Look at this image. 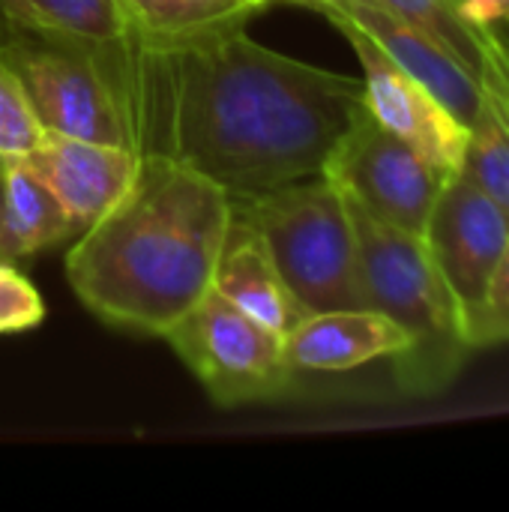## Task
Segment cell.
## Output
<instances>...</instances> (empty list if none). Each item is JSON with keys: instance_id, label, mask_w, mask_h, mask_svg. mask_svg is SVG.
I'll use <instances>...</instances> for the list:
<instances>
[{"instance_id": "1", "label": "cell", "mask_w": 509, "mask_h": 512, "mask_svg": "<svg viewBox=\"0 0 509 512\" xmlns=\"http://www.w3.org/2000/svg\"><path fill=\"white\" fill-rule=\"evenodd\" d=\"M108 60L135 150L165 153L231 198L324 171L363 81L255 42L243 24L150 45L135 36Z\"/></svg>"}, {"instance_id": "2", "label": "cell", "mask_w": 509, "mask_h": 512, "mask_svg": "<svg viewBox=\"0 0 509 512\" xmlns=\"http://www.w3.org/2000/svg\"><path fill=\"white\" fill-rule=\"evenodd\" d=\"M231 210V195L201 171L138 153L126 195L75 237L69 288L99 321L165 339L213 288Z\"/></svg>"}, {"instance_id": "3", "label": "cell", "mask_w": 509, "mask_h": 512, "mask_svg": "<svg viewBox=\"0 0 509 512\" xmlns=\"http://www.w3.org/2000/svg\"><path fill=\"white\" fill-rule=\"evenodd\" d=\"M348 207L357 231L363 303L408 333V351L393 357L396 381L408 393H435L471 351L462 312L423 234L387 225L354 201Z\"/></svg>"}, {"instance_id": "4", "label": "cell", "mask_w": 509, "mask_h": 512, "mask_svg": "<svg viewBox=\"0 0 509 512\" xmlns=\"http://www.w3.org/2000/svg\"><path fill=\"white\" fill-rule=\"evenodd\" d=\"M231 201L264 240L282 282L306 315L366 309L351 207L324 174Z\"/></svg>"}, {"instance_id": "5", "label": "cell", "mask_w": 509, "mask_h": 512, "mask_svg": "<svg viewBox=\"0 0 509 512\" xmlns=\"http://www.w3.org/2000/svg\"><path fill=\"white\" fill-rule=\"evenodd\" d=\"M0 57L21 78L42 129L135 150L132 123L102 48L42 36V42H12L0 48Z\"/></svg>"}, {"instance_id": "6", "label": "cell", "mask_w": 509, "mask_h": 512, "mask_svg": "<svg viewBox=\"0 0 509 512\" xmlns=\"http://www.w3.org/2000/svg\"><path fill=\"white\" fill-rule=\"evenodd\" d=\"M165 339L222 408L276 399L294 378L282 354V339L213 288L165 333Z\"/></svg>"}, {"instance_id": "7", "label": "cell", "mask_w": 509, "mask_h": 512, "mask_svg": "<svg viewBox=\"0 0 509 512\" xmlns=\"http://www.w3.org/2000/svg\"><path fill=\"white\" fill-rule=\"evenodd\" d=\"M348 201L402 231L423 234L450 177L411 144L387 132L360 105L321 171Z\"/></svg>"}, {"instance_id": "8", "label": "cell", "mask_w": 509, "mask_h": 512, "mask_svg": "<svg viewBox=\"0 0 509 512\" xmlns=\"http://www.w3.org/2000/svg\"><path fill=\"white\" fill-rule=\"evenodd\" d=\"M423 240L462 312L468 333L509 246L507 213L456 171L444 180L435 198Z\"/></svg>"}, {"instance_id": "9", "label": "cell", "mask_w": 509, "mask_h": 512, "mask_svg": "<svg viewBox=\"0 0 509 512\" xmlns=\"http://www.w3.org/2000/svg\"><path fill=\"white\" fill-rule=\"evenodd\" d=\"M351 42L363 66V105L396 138L411 144L441 171L456 174L462 165L468 126L459 123L417 78H411L369 33L339 15H327Z\"/></svg>"}, {"instance_id": "10", "label": "cell", "mask_w": 509, "mask_h": 512, "mask_svg": "<svg viewBox=\"0 0 509 512\" xmlns=\"http://www.w3.org/2000/svg\"><path fill=\"white\" fill-rule=\"evenodd\" d=\"M21 162L51 189L81 234L126 195L138 171V150L45 129Z\"/></svg>"}, {"instance_id": "11", "label": "cell", "mask_w": 509, "mask_h": 512, "mask_svg": "<svg viewBox=\"0 0 509 512\" xmlns=\"http://www.w3.org/2000/svg\"><path fill=\"white\" fill-rule=\"evenodd\" d=\"M324 15H339L369 33L411 78H417L459 123H471L480 105V81L432 36L402 21L375 0H330L318 6Z\"/></svg>"}, {"instance_id": "12", "label": "cell", "mask_w": 509, "mask_h": 512, "mask_svg": "<svg viewBox=\"0 0 509 512\" xmlns=\"http://www.w3.org/2000/svg\"><path fill=\"white\" fill-rule=\"evenodd\" d=\"M402 351H408V333L375 309L312 312L282 339V354L294 375L351 372L381 357L393 360Z\"/></svg>"}, {"instance_id": "13", "label": "cell", "mask_w": 509, "mask_h": 512, "mask_svg": "<svg viewBox=\"0 0 509 512\" xmlns=\"http://www.w3.org/2000/svg\"><path fill=\"white\" fill-rule=\"evenodd\" d=\"M213 291L279 339L306 318L303 306L282 282L264 240L237 210H231V225L213 273Z\"/></svg>"}, {"instance_id": "14", "label": "cell", "mask_w": 509, "mask_h": 512, "mask_svg": "<svg viewBox=\"0 0 509 512\" xmlns=\"http://www.w3.org/2000/svg\"><path fill=\"white\" fill-rule=\"evenodd\" d=\"M75 234L51 189L21 159H0V258L15 264Z\"/></svg>"}, {"instance_id": "15", "label": "cell", "mask_w": 509, "mask_h": 512, "mask_svg": "<svg viewBox=\"0 0 509 512\" xmlns=\"http://www.w3.org/2000/svg\"><path fill=\"white\" fill-rule=\"evenodd\" d=\"M0 12L36 36L108 48L132 39L120 0H0Z\"/></svg>"}, {"instance_id": "16", "label": "cell", "mask_w": 509, "mask_h": 512, "mask_svg": "<svg viewBox=\"0 0 509 512\" xmlns=\"http://www.w3.org/2000/svg\"><path fill=\"white\" fill-rule=\"evenodd\" d=\"M459 174L486 192L509 219V84L480 78V105L468 123Z\"/></svg>"}, {"instance_id": "17", "label": "cell", "mask_w": 509, "mask_h": 512, "mask_svg": "<svg viewBox=\"0 0 509 512\" xmlns=\"http://www.w3.org/2000/svg\"><path fill=\"white\" fill-rule=\"evenodd\" d=\"M132 36L150 45L192 39L210 30L243 24L264 3L258 0H120Z\"/></svg>"}, {"instance_id": "18", "label": "cell", "mask_w": 509, "mask_h": 512, "mask_svg": "<svg viewBox=\"0 0 509 512\" xmlns=\"http://www.w3.org/2000/svg\"><path fill=\"white\" fill-rule=\"evenodd\" d=\"M45 129L27 99L21 78L0 57V159H21L39 141Z\"/></svg>"}, {"instance_id": "19", "label": "cell", "mask_w": 509, "mask_h": 512, "mask_svg": "<svg viewBox=\"0 0 509 512\" xmlns=\"http://www.w3.org/2000/svg\"><path fill=\"white\" fill-rule=\"evenodd\" d=\"M42 321L45 300L39 288L12 261H0V336L33 330Z\"/></svg>"}, {"instance_id": "20", "label": "cell", "mask_w": 509, "mask_h": 512, "mask_svg": "<svg viewBox=\"0 0 509 512\" xmlns=\"http://www.w3.org/2000/svg\"><path fill=\"white\" fill-rule=\"evenodd\" d=\"M468 342H471V348L509 342V246L492 276L483 309L468 330Z\"/></svg>"}, {"instance_id": "21", "label": "cell", "mask_w": 509, "mask_h": 512, "mask_svg": "<svg viewBox=\"0 0 509 512\" xmlns=\"http://www.w3.org/2000/svg\"><path fill=\"white\" fill-rule=\"evenodd\" d=\"M267 3H273V0H267ZM297 3H306V6H312V9H318V6H324V3H330V0H297Z\"/></svg>"}, {"instance_id": "22", "label": "cell", "mask_w": 509, "mask_h": 512, "mask_svg": "<svg viewBox=\"0 0 509 512\" xmlns=\"http://www.w3.org/2000/svg\"><path fill=\"white\" fill-rule=\"evenodd\" d=\"M258 3H264V6H267V0H258Z\"/></svg>"}, {"instance_id": "23", "label": "cell", "mask_w": 509, "mask_h": 512, "mask_svg": "<svg viewBox=\"0 0 509 512\" xmlns=\"http://www.w3.org/2000/svg\"><path fill=\"white\" fill-rule=\"evenodd\" d=\"M0 261H3V258H0Z\"/></svg>"}]
</instances>
